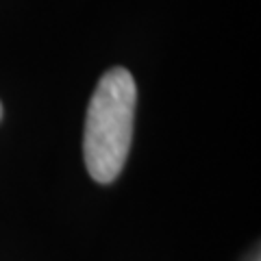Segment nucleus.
<instances>
[{"instance_id": "nucleus-1", "label": "nucleus", "mask_w": 261, "mask_h": 261, "mask_svg": "<svg viewBox=\"0 0 261 261\" xmlns=\"http://www.w3.org/2000/svg\"><path fill=\"white\" fill-rule=\"evenodd\" d=\"M137 102L135 79L124 68H111L98 81L89 100L83 154L87 172L98 183H111L124 168L133 140Z\"/></svg>"}, {"instance_id": "nucleus-2", "label": "nucleus", "mask_w": 261, "mask_h": 261, "mask_svg": "<svg viewBox=\"0 0 261 261\" xmlns=\"http://www.w3.org/2000/svg\"><path fill=\"white\" fill-rule=\"evenodd\" d=\"M0 116H3V105H0Z\"/></svg>"}]
</instances>
